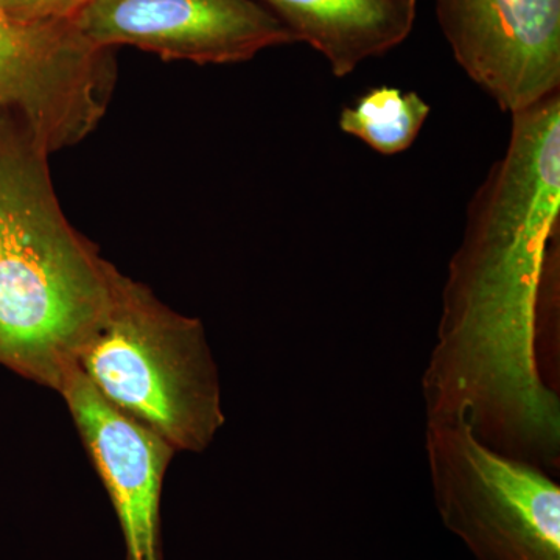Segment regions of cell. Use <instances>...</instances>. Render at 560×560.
<instances>
[{"mask_svg":"<svg viewBox=\"0 0 560 560\" xmlns=\"http://www.w3.org/2000/svg\"><path fill=\"white\" fill-rule=\"evenodd\" d=\"M511 116L448 264L422 394L427 423H467L493 451L552 475L560 399L541 378L539 338L559 315L560 92Z\"/></svg>","mask_w":560,"mask_h":560,"instance_id":"1","label":"cell"},{"mask_svg":"<svg viewBox=\"0 0 560 560\" xmlns=\"http://www.w3.org/2000/svg\"><path fill=\"white\" fill-rule=\"evenodd\" d=\"M49 154L0 114V363L60 393L108 313L117 268L70 226Z\"/></svg>","mask_w":560,"mask_h":560,"instance_id":"2","label":"cell"},{"mask_svg":"<svg viewBox=\"0 0 560 560\" xmlns=\"http://www.w3.org/2000/svg\"><path fill=\"white\" fill-rule=\"evenodd\" d=\"M79 370L113 407L175 451L202 452L224 425L219 371L198 319L119 270Z\"/></svg>","mask_w":560,"mask_h":560,"instance_id":"3","label":"cell"},{"mask_svg":"<svg viewBox=\"0 0 560 560\" xmlns=\"http://www.w3.org/2000/svg\"><path fill=\"white\" fill-rule=\"evenodd\" d=\"M434 504L477 560H560V488L551 474L493 451L463 422L425 434Z\"/></svg>","mask_w":560,"mask_h":560,"instance_id":"4","label":"cell"},{"mask_svg":"<svg viewBox=\"0 0 560 560\" xmlns=\"http://www.w3.org/2000/svg\"><path fill=\"white\" fill-rule=\"evenodd\" d=\"M77 27L103 49L131 46L195 65H235L296 43L257 0H94Z\"/></svg>","mask_w":560,"mask_h":560,"instance_id":"5","label":"cell"},{"mask_svg":"<svg viewBox=\"0 0 560 560\" xmlns=\"http://www.w3.org/2000/svg\"><path fill=\"white\" fill-rule=\"evenodd\" d=\"M455 60L501 110L560 92V0H436Z\"/></svg>","mask_w":560,"mask_h":560,"instance_id":"6","label":"cell"},{"mask_svg":"<svg viewBox=\"0 0 560 560\" xmlns=\"http://www.w3.org/2000/svg\"><path fill=\"white\" fill-rule=\"evenodd\" d=\"M60 394L108 490L127 560H164L161 493L175 448L113 407L80 370Z\"/></svg>","mask_w":560,"mask_h":560,"instance_id":"7","label":"cell"},{"mask_svg":"<svg viewBox=\"0 0 560 560\" xmlns=\"http://www.w3.org/2000/svg\"><path fill=\"white\" fill-rule=\"evenodd\" d=\"M0 60L32 84L66 131L91 130L105 114L113 50L84 38L77 22L18 24L0 7Z\"/></svg>","mask_w":560,"mask_h":560,"instance_id":"8","label":"cell"},{"mask_svg":"<svg viewBox=\"0 0 560 560\" xmlns=\"http://www.w3.org/2000/svg\"><path fill=\"white\" fill-rule=\"evenodd\" d=\"M296 43H307L338 79L400 46L415 28L418 0H257Z\"/></svg>","mask_w":560,"mask_h":560,"instance_id":"9","label":"cell"},{"mask_svg":"<svg viewBox=\"0 0 560 560\" xmlns=\"http://www.w3.org/2000/svg\"><path fill=\"white\" fill-rule=\"evenodd\" d=\"M430 105L416 92L378 86L361 95L340 114V130L363 140L368 147L385 156L410 149L418 139Z\"/></svg>","mask_w":560,"mask_h":560,"instance_id":"10","label":"cell"},{"mask_svg":"<svg viewBox=\"0 0 560 560\" xmlns=\"http://www.w3.org/2000/svg\"><path fill=\"white\" fill-rule=\"evenodd\" d=\"M3 113L20 117L49 153L60 150L54 121L39 95L16 70L0 60V114Z\"/></svg>","mask_w":560,"mask_h":560,"instance_id":"11","label":"cell"},{"mask_svg":"<svg viewBox=\"0 0 560 560\" xmlns=\"http://www.w3.org/2000/svg\"><path fill=\"white\" fill-rule=\"evenodd\" d=\"M94 0H0L7 16L18 24L50 25L77 22Z\"/></svg>","mask_w":560,"mask_h":560,"instance_id":"12","label":"cell"}]
</instances>
